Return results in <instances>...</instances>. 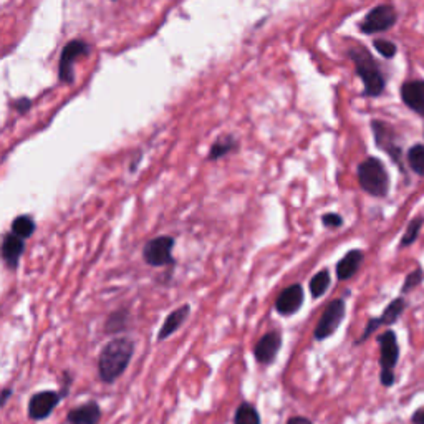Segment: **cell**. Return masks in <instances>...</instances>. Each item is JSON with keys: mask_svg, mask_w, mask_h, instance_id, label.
I'll use <instances>...</instances> for the list:
<instances>
[{"mask_svg": "<svg viewBox=\"0 0 424 424\" xmlns=\"http://www.w3.org/2000/svg\"><path fill=\"white\" fill-rule=\"evenodd\" d=\"M133 355H135V341L128 336H120L108 341L98 356L100 380L106 385L115 383L130 366Z\"/></svg>", "mask_w": 424, "mask_h": 424, "instance_id": "cell-1", "label": "cell"}, {"mask_svg": "<svg viewBox=\"0 0 424 424\" xmlns=\"http://www.w3.org/2000/svg\"><path fill=\"white\" fill-rule=\"evenodd\" d=\"M350 58L353 60L356 75L360 76L365 85V95L366 96H380L385 91L386 81L385 76L381 75V70L371 53L363 47V45H356L348 52Z\"/></svg>", "mask_w": 424, "mask_h": 424, "instance_id": "cell-2", "label": "cell"}, {"mask_svg": "<svg viewBox=\"0 0 424 424\" xmlns=\"http://www.w3.org/2000/svg\"><path fill=\"white\" fill-rule=\"evenodd\" d=\"M356 176H358V182L365 192L375 197H385L388 194V189H390L388 172L381 161L376 157H368L361 162Z\"/></svg>", "mask_w": 424, "mask_h": 424, "instance_id": "cell-3", "label": "cell"}, {"mask_svg": "<svg viewBox=\"0 0 424 424\" xmlns=\"http://www.w3.org/2000/svg\"><path fill=\"white\" fill-rule=\"evenodd\" d=\"M172 249H175V239L170 236H160L145 245L143 257L151 267H166V265L175 264Z\"/></svg>", "mask_w": 424, "mask_h": 424, "instance_id": "cell-4", "label": "cell"}, {"mask_svg": "<svg viewBox=\"0 0 424 424\" xmlns=\"http://www.w3.org/2000/svg\"><path fill=\"white\" fill-rule=\"evenodd\" d=\"M396 20H398V14L396 10L393 9V5L383 4V5H378V7H375L366 14L363 22L360 24V30L365 35L386 32V30H390L393 25L396 24Z\"/></svg>", "mask_w": 424, "mask_h": 424, "instance_id": "cell-5", "label": "cell"}, {"mask_svg": "<svg viewBox=\"0 0 424 424\" xmlns=\"http://www.w3.org/2000/svg\"><path fill=\"white\" fill-rule=\"evenodd\" d=\"M90 52V45L83 40H71L63 47L58 63V76L63 83H73V65L76 58Z\"/></svg>", "mask_w": 424, "mask_h": 424, "instance_id": "cell-6", "label": "cell"}, {"mask_svg": "<svg viewBox=\"0 0 424 424\" xmlns=\"http://www.w3.org/2000/svg\"><path fill=\"white\" fill-rule=\"evenodd\" d=\"M371 131H373V136H375L376 146L381 148L385 152H388V156H390L398 166H401L403 152L400 145L396 143V133L393 131V128L390 125H386V123L375 120L371 121Z\"/></svg>", "mask_w": 424, "mask_h": 424, "instance_id": "cell-7", "label": "cell"}, {"mask_svg": "<svg viewBox=\"0 0 424 424\" xmlns=\"http://www.w3.org/2000/svg\"><path fill=\"white\" fill-rule=\"evenodd\" d=\"M345 311L346 306L343 300H333V302L326 306V310L324 311V315H321L319 325L315 329V338L325 340L330 335H333L335 330L340 326L341 320L345 319Z\"/></svg>", "mask_w": 424, "mask_h": 424, "instance_id": "cell-8", "label": "cell"}, {"mask_svg": "<svg viewBox=\"0 0 424 424\" xmlns=\"http://www.w3.org/2000/svg\"><path fill=\"white\" fill-rule=\"evenodd\" d=\"M61 401V395L57 391H40L30 398L29 416L33 421H43L52 415L55 408Z\"/></svg>", "mask_w": 424, "mask_h": 424, "instance_id": "cell-9", "label": "cell"}, {"mask_svg": "<svg viewBox=\"0 0 424 424\" xmlns=\"http://www.w3.org/2000/svg\"><path fill=\"white\" fill-rule=\"evenodd\" d=\"M405 306H406V302L403 299L393 300V302L386 306V310L383 311V314L380 316H376V319H371L370 321H368L366 329L363 331V335H361V338L358 340V343H361V341H365L368 338V336L371 335V331H375L376 329H380V326L395 324V321L401 316L403 311H405Z\"/></svg>", "mask_w": 424, "mask_h": 424, "instance_id": "cell-10", "label": "cell"}, {"mask_svg": "<svg viewBox=\"0 0 424 424\" xmlns=\"http://www.w3.org/2000/svg\"><path fill=\"white\" fill-rule=\"evenodd\" d=\"M280 345H282V335H280L279 331H269V333H265L262 338L257 341V345H255V360L262 365L272 363L275 356L279 353Z\"/></svg>", "mask_w": 424, "mask_h": 424, "instance_id": "cell-11", "label": "cell"}, {"mask_svg": "<svg viewBox=\"0 0 424 424\" xmlns=\"http://www.w3.org/2000/svg\"><path fill=\"white\" fill-rule=\"evenodd\" d=\"M302 304H304V289L302 285L295 284L282 290V294L279 295L277 302H275V310H277L280 315L287 316L295 314V311L302 306Z\"/></svg>", "mask_w": 424, "mask_h": 424, "instance_id": "cell-12", "label": "cell"}, {"mask_svg": "<svg viewBox=\"0 0 424 424\" xmlns=\"http://www.w3.org/2000/svg\"><path fill=\"white\" fill-rule=\"evenodd\" d=\"M378 343H380V365L381 371H393V368L398 363V356H400V348H398L396 335L393 331H385L380 338H378Z\"/></svg>", "mask_w": 424, "mask_h": 424, "instance_id": "cell-13", "label": "cell"}, {"mask_svg": "<svg viewBox=\"0 0 424 424\" xmlns=\"http://www.w3.org/2000/svg\"><path fill=\"white\" fill-rule=\"evenodd\" d=\"M401 98L408 108H411L415 113L424 116V81L411 80L403 83Z\"/></svg>", "mask_w": 424, "mask_h": 424, "instance_id": "cell-14", "label": "cell"}, {"mask_svg": "<svg viewBox=\"0 0 424 424\" xmlns=\"http://www.w3.org/2000/svg\"><path fill=\"white\" fill-rule=\"evenodd\" d=\"M24 250H25L24 239L15 236V234H7V236L4 237L2 245H0V255H2L5 265L12 270L19 267L20 257H22Z\"/></svg>", "mask_w": 424, "mask_h": 424, "instance_id": "cell-15", "label": "cell"}, {"mask_svg": "<svg viewBox=\"0 0 424 424\" xmlns=\"http://www.w3.org/2000/svg\"><path fill=\"white\" fill-rule=\"evenodd\" d=\"M101 418V410L95 401L85 403L76 406L66 415V424H98Z\"/></svg>", "mask_w": 424, "mask_h": 424, "instance_id": "cell-16", "label": "cell"}, {"mask_svg": "<svg viewBox=\"0 0 424 424\" xmlns=\"http://www.w3.org/2000/svg\"><path fill=\"white\" fill-rule=\"evenodd\" d=\"M189 314H191V306L187 304H184L180 309L172 310L170 315L166 316L165 324L161 325L160 329V333H157V341H162L166 338H170L171 335H175L177 330H180V326L184 325V321L187 320Z\"/></svg>", "mask_w": 424, "mask_h": 424, "instance_id": "cell-17", "label": "cell"}, {"mask_svg": "<svg viewBox=\"0 0 424 424\" xmlns=\"http://www.w3.org/2000/svg\"><path fill=\"white\" fill-rule=\"evenodd\" d=\"M361 262H363V252L358 249L350 250V252L336 264V275H338V279L348 280L353 277V275L358 272Z\"/></svg>", "mask_w": 424, "mask_h": 424, "instance_id": "cell-18", "label": "cell"}, {"mask_svg": "<svg viewBox=\"0 0 424 424\" xmlns=\"http://www.w3.org/2000/svg\"><path fill=\"white\" fill-rule=\"evenodd\" d=\"M128 324H130V311L121 309L116 310L111 314L105 321V333H120V331H125Z\"/></svg>", "mask_w": 424, "mask_h": 424, "instance_id": "cell-19", "label": "cell"}, {"mask_svg": "<svg viewBox=\"0 0 424 424\" xmlns=\"http://www.w3.org/2000/svg\"><path fill=\"white\" fill-rule=\"evenodd\" d=\"M236 148H237V143L232 136L221 138V140L214 143L211 151H209V160L216 161L219 157H224L226 155H229V152H232Z\"/></svg>", "mask_w": 424, "mask_h": 424, "instance_id": "cell-20", "label": "cell"}, {"mask_svg": "<svg viewBox=\"0 0 424 424\" xmlns=\"http://www.w3.org/2000/svg\"><path fill=\"white\" fill-rule=\"evenodd\" d=\"M234 424H260V416L252 405L242 403L234 416Z\"/></svg>", "mask_w": 424, "mask_h": 424, "instance_id": "cell-21", "label": "cell"}, {"mask_svg": "<svg viewBox=\"0 0 424 424\" xmlns=\"http://www.w3.org/2000/svg\"><path fill=\"white\" fill-rule=\"evenodd\" d=\"M35 231V222L30 216H19L12 222V234L19 236L20 239H29Z\"/></svg>", "mask_w": 424, "mask_h": 424, "instance_id": "cell-22", "label": "cell"}, {"mask_svg": "<svg viewBox=\"0 0 424 424\" xmlns=\"http://www.w3.org/2000/svg\"><path fill=\"white\" fill-rule=\"evenodd\" d=\"M408 165L418 176H424V145H415L408 151Z\"/></svg>", "mask_w": 424, "mask_h": 424, "instance_id": "cell-23", "label": "cell"}, {"mask_svg": "<svg viewBox=\"0 0 424 424\" xmlns=\"http://www.w3.org/2000/svg\"><path fill=\"white\" fill-rule=\"evenodd\" d=\"M330 287V274L329 270H321L316 275H314V279L310 280V292L314 297H321L326 292V289Z\"/></svg>", "mask_w": 424, "mask_h": 424, "instance_id": "cell-24", "label": "cell"}, {"mask_svg": "<svg viewBox=\"0 0 424 424\" xmlns=\"http://www.w3.org/2000/svg\"><path fill=\"white\" fill-rule=\"evenodd\" d=\"M423 224H424L423 217H416L415 221H411L410 224H408L405 236H403V239H401V247H408V245H411L416 241L418 236H420Z\"/></svg>", "mask_w": 424, "mask_h": 424, "instance_id": "cell-25", "label": "cell"}, {"mask_svg": "<svg viewBox=\"0 0 424 424\" xmlns=\"http://www.w3.org/2000/svg\"><path fill=\"white\" fill-rule=\"evenodd\" d=\"M373 47L378 50V53L383 55L385 58H393L398 52V47L390 40H383V38H378L375 40V43H373Z\"/></svg>", "mask_w": 424, "mask_h": 424, "instance_id": "cell-26", "label": "cell"}, {"mask_svg": "<svg viewBox=\"0 0 424 424\" xmlns=\"http://www.w3.org/2000/svg\"><path fill=\"white\" fill-rule=\"evenodd\" d=\"M421 282H423V270L421 269H416L415 272H411L406 277L405 284H403V292H405V294L411 292V290L416 289L418 285H420Z\"/></svg>", "mask_w": 424, "mask_h": 424, "instance_id": "cell-27", "label": "cell"}, {"mask_svg": "<svg viewBox=\"0 0 424 424\" xmlns=\"http://www.w3.org/2000/svg\"><path fill=\"white\" fill-rule=\"evenodd\" d=\"M321 222H324V226L331 227V229H336V227L343 226V219H341L340 214H335V212L325 214V216L321 217Z\"/></svg>", "mask_w": 424, "mask_h": 424, "instance_id": "cell-28", "label": "cell"}, {"mask_svg": "<svg viewBox=\"0 0 424 424\" xmlns=\"http://www.w3.org/2000/svg\"><path fill=\"white\" fill-rule=\"evenodd\" d=\"M380 380L383 386H391L395 383V375H393V371H381Z\"/></svg>", "mask_w": 424, "mask_h": 424, "instance_id": "cell-29", "label": "cell"}, {"mask_svg": "<svg viewBox=\"0 0 424 424\" xmlns=\"http://www.w3.org/2000/svg\"><path fill=\"white\" fill-rule=\"evenodd\" d=\"M14 106L20 111V113H25V111H27L30 108V106H32V101L27 100V98H22V100L15 101Z\"/></svg>", "mask_w": 424, "mask_h": 424, "instance_id": "cell-30", "label": "cell"}, {"mask_svg": "<svg viewBox=\"0 0 424 424\" xmlns=\"http://www.w3.org/2000/svg\"><path fill=\"white\" fill-rule=\"evenodd\" d=\"M10 396H12V388H4L2 393H0V408L9 401Z\"/></svg>", "mask_w": 424, "mask_h": 424, "instance_id": "cell-31", "label": "cell"}, {"mask_svg": "<svg viewBox=\"0 0 424 424\" xmlns=\"http://www.w3.org/2000/svg\"><path fill=\"white\" fill-rule=\"evenodd\" d=\"M413 423H415V424H424V408L418 410L415 415H413Z\"/></svg>", "mask_w": 424, "mask_h": 424, "instance_id": "cell-32", "label": "cell"}, {"mask_svg": "<svg viewBox=\"0 0 424 424\" xmlns=\"http://www.w3.org/2000/svg\"><path fill=\"white\" fill-rule=\"evenodd\" d=\"M287 424H311V421L306 420V418H300V416H297V418H290Z\"/></svg>", "mask_w": 424, "mask_h": 424, "instance_id": "cell-33", "label": "cell"}]
</instances>
